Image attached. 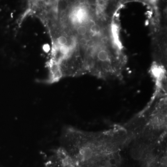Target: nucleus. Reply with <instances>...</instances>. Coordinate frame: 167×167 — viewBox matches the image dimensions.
<instances>
[{
  "label": "nucleus",
  "instance_id": "3",
  "mask_svg": "<svg viewBox=\"0 0 167 167\" xmlns=\"http://www.w3.org/2000/svg\"><path fill=\"white\" fill-rule=\"evenodd\" d=\"M90 30L94 36H99L102 33V28L99 24L96 23H93L91 25Z\"/></svg>",
  "mask_w": 167,
  "mask_h": 167
},
{
  "label": "nucleus",
  "instance_id": "6",
  "mask_svg": "<svg viewBox=\"0 0 167 167\" xmlns=\"http://www.w3.org/2000/svg\"><path fill=\"white\" fill-rule=\"evenodd\" d=\"M58 42L59 45L62 47L66 46L67 44L68 43V40L67 38L64 35H61L59 37L58 39Z\"/></svg>",
  "mask_w": 167,
  "mask_h": 167
},
{
  "label": "nucleus",
  "instance_id": "4",
  "mask_svg": "<svg viewBox=\"0 0 167 167\" xmlns=\"http://www.w3.org/2000/svg\"><path fill=\"white\" fill-rule=\"evenodd\" d=\"M68 3L66 0H60L58 4V8L60 11H64L68 9Z\"/></svg>",
  "mask_w": 167,
  "mask_h": 167
},
{
  "label": "nucleus",
  "instance_id": "7",
  "mask_svg": "<svg viewBox=\"0 0 167 167\" xmlns=\"http://www.w3.org/2000/svg\"><path fill=\"white\" fill-rule=\"evenodd\" d=\"M97 0H86V2L89 4L91 5H94L97 4Z\"/></svg>",
  "mask_w": 167,
  "mask_h": 167
},
{
  "label": "nucleus",
  "instance_id": "8",
  "mask_svg": "<svg viewBox=\"0 0 167 167\" xmlns=\"http://www.w3.org/2000/svg\"><path fill=\"white\" fill-rule=\"evenodd\" d=\"M102 1H104L105 3H108V1H110V0H102Z\"/></svg>",
  "mask_w": 167,
  "mask_h": 167
},
{
  "label": "nucleus",
  "instance_id": "5",
  "mask_svg": "<svg viewBox=\"0 0 167 167\" xmlns=\"http://www.w3.org/2000/svg\"><path fill=\"white\" fill-rule=\"evenodd\" d=\"M87 28L84 25H80L77 28V32L80 36H85L87 33Z\"/></svg>",
  "mask_w": 167,
  "mask_h": 167
},
{
  "label": "nucleus",
  "instance_id": "1",
  "mask_svg": "<svg viewBox=\"0 0 167 167\" xmlns=\"http://www.w3.org/2000/svg\"><path fill=\"white\" fill-rule=\"evenodd\" d=\"M142 130L143 136L150 140H162L165 137L167 128V103L166 96L157 100L150 108Z\"/></svg>",
  "mask_w": 167,
  "mask_h": 167
},
{
  "label": "nucleus",
  "instance_id": "2",
  "mask_svg": "<svg viewBox=\"0 0 167 167\" xmlns=\"http://www.w3.org/2000/svg\"><path fill=\"white\" fill-rule=\"evenodd\" d=\"M97 57L100 61L105 62L110 61V54L107 50L104 48L100 49L97 52Z\"/></svg>",
  "mask_w": 167,
  "mask_h": 167
}]
</instances>
